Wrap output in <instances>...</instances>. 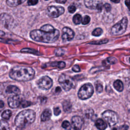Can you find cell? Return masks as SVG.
Instances as JSON below:
<instances>
[{
  "mask_svg": "<svg viewBox=\"0 0 130 130\" xmlns=\"http://www.w3.org/2000/svg\"><path fill=\"white\" fill-rule=\"evenodd\" d=\"M34 70L29 67L16 66L9 72L10 77L17 81H28L32 80L35 76Z\"/></svg>",
  "mask_w": 130,
  "mask_h": 130,
  "instance_id": "1",
  "label": "cell"
},
{
  "mask_svg": "<svg viewBox=\"0 0 130 130\" xmlns=\"http://www.w3.org/2000/svg\"><path fill=\"white\" fill-rule=\"evenodd\" d=\"M30 38L34 41L45 43H52L59 38L60 32L58 29H55L53 32H47L40 29H35L30 32Z\"/></svg>",
  "mask_w": 130,
  "mask_h": 130,
  "instance_id": "2",
  "label": "cell"
},
{
  "mask_svg": "<svg viewBox=\"0 0 130 130\" xmlns=\"http://www.w3.org/2000/svg\"><path fill=\"white\" fill-rule=\"evenodd\" d=\"M36 119V113L31 109L24 110L19 112L15 119V124L19 128H24L31 124Z\"/></svg>",
  "mask_w": 130,
  "mask_h": 130,
  "instance_id": "3",
  "label": "cell"
},
{
  "mask_svg": "<svg viewBox=\"0 0 130 130\" xmlns=\"http://www.w3.org/2000/svg\"><path fill=\"white\" fill-rule=\"evenodd\" d=\"M127 24V18L126 17H124L120 21L112 27L110 30L111 34L113 36H118L123 34L126 29Z\"/></svg>",
  "mask_w": 130,
  "mask_h": 130,
  "instance_id": "4",
  "label": "cell"
},
{
  "mask_svg": "<svg viewBox=\"0 0 130 130\" xmlns=\"http://www.w3.org/2000/svg\"><path fill=\"white\" fill-rule=\"evenodd\" d=\"M93 93V87L90 83L83 85L79 89L78 96L81 100H86L90 98Z\"/></svg>",
  "mask_w": 130,
  "mask_h": 130,
  "instance_id": "5",
  "label": "cell"
},
{
  "mask_svg": "<svg viewBox=\"0 0 130 130\" xmlns=\"http://www.w3.org/2000/svg\"><path fill=\"white\" fill-rule=\"evenodd\" d=\"M58 82L65 91H69L75 85L73 79L70 76L62 74L58 78Z\"/></svg>",
  "mask_w": 130,
  "mask_h": 130,
  "instance_id": "6",
  "label": "cell"
},
{
  "mask_svg": "<svg viewBox=\"0 0 130 130\" xmlns=\"http://www.w3.org/2000/svg\"><path fill=\"white\" fill-rule=\"evenodd\" d=\"M103 119L110 126L115 125L118 122V115L116 112L111 110H107L102 113Z\"/></svg>",
  "mask_w": 130,
  "mask_h": 130,
  "instance_id": "7",
  "label": "cell"
},
{
  "mask_svg": "<svg viewBox=\"0 0 130 130\" xmlns=\"http://www.w3.org/2000/svg\"><path fill=\"white\" fill-rule=\"evenodd\" d=\"M37 84L40 89L42 90H48L52 87L53 81L50 77L45 76L40 78L38 80Z\"/></svg>",
  "mask_w": 130,
  "mask_h": 130,
  "instance_id": "8",
  "label": "cell"
},
{
  "mask_svg": "<svg viewBox=\"0 0 130 130\" xmlns=\"http://www.w3.org/2000/svg\"><path fill=\"white\" fill-rule=\"evenodd\" d=\"M64 12L63 7L61 6H51L47 8L48 15L53 18H56L62 15Z\"/></svg>",
  "mask_w": 130,
  "mask_h": 130,
  "instance_id": "9",
  "label": "cell"
},
{
  "mask_svg": "<svg viewBox=\"0 0 130 130\" xmlns=\"http://www.w3.org/2000/svg\"><path fill=\"white\" fill-rule=\"evenodd\" d=\"M21 100L18 95H13L10 96L8 99V104L11 108H16L21 104Z\"/></svg>",
  "mask_w": 130,
  "mask_h": 130,
  "instance_id": "10",
  "label": "cell"
},
{
  "mask_svg": "<svg viewBox=\"0 0 130 130\" xmlns=\"http://www.w3.org/2000/svg\"><path fill=\"white\" fill-rule=\"evenodd\" d=\"M62 39L63 41H70L74 38L75 33L71 28L68 27H64L62 28Z\"/></svg>",
  "mask_w": 130,
  "mask_h": 130,
  "instance_id": "11",
  "label": "cell"
},
{
  "mask_svg": "<svg viewBox=\"0 0 130 130\" xmlns=\"http://www.w3.org/2000/svg\"><path fill=\"white\" fill-rule=\"evenodd\" d=\"M71 122L72 126L74 130H81L84 123L83 119L79 116H73Z\"/></svg>",
  "mask_w": 130,
  "mask_h": 130,
  "instance_id": "12",
  "label": "cell"
},
{
  "mask_svg": "<svg viewBox=\"0 0 130 130\" xmlns=\"http://www.w3.org/2000/svg\"><path fill=\"white\" fill-rule=\"evenodd\" d=\"M0 18L2 23L6 27H8V25L11 24L13 21L12 17L6 13L2 14L0 16Z\"/></svg>",
  "mask_w": 130,
  "mask_h": 130,
  "instance_id": "13",
  "label": "cell"
},
{
  "mask_svg": "<svg viewBox=\"0 0 130 130\" xmlns=\"http://www.w3.org/2000/svg\"><path fill=\"white\" fill-rule=\"evenodd\" d=\"M51 115V111L49 109H46L41 114V119L43 121H48L50 119Z\"/></svg>",
  "mask_w": 130,
  "mask_h": 130,
  "instance_id": "14",
  "label": "cell"
},
{
  "mask_svg": "<svg viewBox=\"0 0 130 130\" xmlns=\"http://www.w3.org/2000/svg\"><path fill=\"white\" fill-rule=\"evenodd\" d=\"M95 125L99 130H104L107 127V123L105 122V121L101 118H99L96 120Z\"/></svg>",
  "mask_w": 130,
  "mask_h": 130,
  "instance_id": "15",
  "label": "cell"
},
{
  "mask_svg": "<svg viewBox=\"0 0 130 130\" xmlns=\"http://www.w3.org/2000/svg\"><path fill=\"white\" fill-rule=\"evenodd\" d=\"M6 91L7 93H14L15 95H18L20 92V90L19 88L15 85H9L7 86Z\"/></svg>",
  "mask_w": 130,
  "mask_h": 130,
  "instance_id": "16",
  "label": "cell"
},
{
  "mask_svg": "<svg viewBox=\"0 0 130 130\" xmlns=\"http://www.w3.org/2000/svg\"><path fill=\"white\" fill-rule=\"evenodd\" d=\"M101 1H85L84 4L85 6L90 9H96L98 4Z\"/></svg>",
  "mask_w": 130,
  "mask_h": 130,
  "instance_id": "17",
  "label": "cell"
},
{
  "mask_svg": "<svg viewBox=\"0 0 130 130\" xmlns=\"http://www.w3.org/2000/svg\"><path fill=\"white\" fill-rule=\"evenodd\" d=\"M114 88L118 91L121 92L123 90V84L122 81L120 80H116L113 83Z\"/></svg>",
  "mask_w": 130,
  "mask_h": 130,
  "instance_id": "18",
  "label": "cell"
},
{
  "mask_svg": "<svg viewBox=\"0 0 130 130\" xmlns=\"http://www.w3.org/2000/svg\"><path fill=\"white\" fill-rule=\"evenodd\" d=\"M117 60L116 58L114 57H110L106 59L103 61V64L104 66H109L111 64H115L117 62Z\"/></svg>",
  "mask_w": 130,
  "mask_h": 130,
  "instance_id": "19",
  "label": "cell"
},
{
  "mask_svg": "<svg viewBox=\"0 0 130 130\" xmlns=\"http://www.w3.org/2000/svg\"><path fill=\"white\" fill-rule=\"evenodd\" d=\"M55 28H54V27L53 26H52L50 24H45L43 25L40 30L44 31V32H53L55 30Z\"/></svg>",
  "mask_w": 130,
  "mask_h": 130,
  "instance_id": "20",
  "label": "cell"
},
{
  "mask_svg": "<svg viewBox=\"0 0 130 130\" xmlns=\"http://www.w3.org/2000/svg\"><path fill=\"white\" fill-rule=\"evenodd\" d=\"M63 110L66 112H70L72 109V104L68 101H64L62 103Z\"/></svg>",
  "mask_w": 130,
  "mask_h": 130,
  "instance_id": "21",
  "label": "cell"
},
{
  "mask_svg": "<svg viewBox=\"0 0 130 130\" xmlns=\"http://www.w3.org/2000/svg\"><path fill=\"white\" fill-rule=\"evenodd\" d=\"M25 1H12L8 0L7 1L6 3L7 5L10 7H16L23 3Z\"/></svg>",
  "mask_w": 130,
  "mask_h": 130,
  "instance_id": "22",
  "label": "cell"
},
{
  "mask_svg": "<svg viewBox=\"0 0 130 130\" xmlns=\"http://www.w3.org/2000/svg\"><path fill=\"white\" fill-rule=\"evenodd\" d=\"M0 130H11L8 123L4 120H0Z\"/></svg>",
  "mask_w": 130,
  "mask_h": 130,
  "instance_id": "23",
  "label": "cell"
},
{
  "mask_svg": "<svg viewBox=\"0 0 130 130\" xmlns=\"http://www.w3.org/2000/svg\"><path fill=\"white\" fill-rule=\"evenodd\" d=\"M21 52H24V53H31L35 55H40V53L37 51L36 50L34 49H31V48H23L21 50Z\"/></svg>",
  "mask_w": 130,
  "mask_h": 130,
  "instance_id": "24",
  "label": "cell"
},
{
  "mask_svg": "<svg viewBox=\"0 0 130 130\" xmlns=\"http://www.w3.org/2000/svg\"><path fill=\"white\" fill-rule=\"evenodd\" d=\"M51 66L57 67L59 69H62L65 67L66 63L63 61H55L51 63Z\"/></svg>",
  "mask_w": 130,
  "mask_h": 130,
  "instance_id": "25",
  "label": "cell"
},
{
  "mask_svg": "<svg viewBox=\"0 0 130 130\" xmlns=\"http://www.w3.org/2000/svg\"><path fill=\"white\" fill-rule=\"evenodd\" d=\"M12 115V112L10 110H6L2 114V117L5 120H8Z\"/></svg>",
  "mask_w": 130,
  "mask_h": 130,
  "instance_id": "26",
  "label": "cell"
},
{
  "mask_svg": "<svg viewBox=\"0 0 130 130\" xmlns=\"http://www.w3.org/2000/svg\"><path fill=\"white\" fill-rule=\"evenodd\" d=\"M82 20V17L80 14H75L73 18V21L75 24H79Z\"/></svg>",
  "mask_w": 130,
  "mask_h": 130,
  "instance_id": "27",
  "label": "cell"
},
{
  "mask_svg": "<svg viewBox=\"0 0 130 130\" xmlns=\"http://www.w3.org/2000/svg\"><path fill=\"white\" fill-rule=\"evenodd\" d=\"M95 87L96 91L98 93H101L103 91V86L102 83L100 81H96L95 83Z\"/></svg>",
  "mask_w": 130,
  "mask_h": 130,
  "instance_id": "28",
  "label": "cell"
},
{
  "mask_svg": "<svg viewBox=\"0 0 130 130\" xmlns=\"http://www.w3.org/2000/svg\"><path fill=\"white\" fill-rule=\"evenodd\" d=\"M102 33H103V29L101 28L98 27V28H96L93 30L92 32V35H93V36L98 37L101 36L102 34Z\"/></svg>",
  "mask_w": 130,
  "mask_h": 130,
  "instance_id": "29",
  "label": "cell"
},
{
  "mask_svg": "<svg viewBox=\"0 0 130 130\" xmlns=\"http://www.w3.org/2000/svg\"><path fill=\"white\" fill-rule=\"evenodd\" d=\"M90 20V17L88 15H85L83 18H82L81 23L83 25H86V24H87L88 23H89Z\"/></svg>",
  "mask_w": 130,
  "mask_h": 130,
  "instance_id": "30",
  "label": "cell"
},
{
  "mask_svg": "<svg viewBox=\"0 0 130 130\" xmlns=\"http://www.w3.org/2000/svg\"><path fill=\"white\" fill-rule=\"evenodd\" d=\"M62 127L67 130H70L71 125L68 121L65 120L62 123Z\"/></svg>",
  "mask_w": 130,
  "mask_h": 130,
  "instance_id": "31",
  "label": "cell"
},
{
  "mask_svg": "<svg viewBox=\"0 0 130 130\" xmlns=\"http://www.w3.org/2000/svg\"><path fill=\"white\" fill-rule=\"evenodd\" d=\"M93 111L91 109H88L86 112H85V117L87 118H90L93 115Z\"/></svg>",
  "mask_w": 130,
  "mask_h": 130,
  "instance_id": "32",
  "label": "cell"
},
{
  "mask_svg": "<svg viewBox=\"0 0 130 130\" xmlns=\"http://www.w3.org/2000/svg\"><path fill=\"white\" fill-rule=\"evenodd\" d=\"M108 42V39H104L102 40H100L99 41H96V42H93L90 43V44H95V45H100V44H105Z\"/></svg>",
  "mask_w": 130,
  "mask_h": 130,
  "instance_id": "33",
  "label": "cell"
},
{
  "mask_svg": "<svg viewBox=\"0 0 130 130\" xmlns=\"http://www.w3.org/2000/svg\"><path fill=\"white\" fill-rule=\"evenodd\" d=\"M20 105L22 106V107H26L28 106H29L31 105V103L30 102L24 101H21Z\"/></svg>",
  "mask_w": 130,
  "mask_h": 130,
  "instance_id": "34",
  "label": "cell"
},
{
  "mask_svg": "<svg viewBox=\"0 0 130 130\" xmlns=\"http://www.w3.org/2000/svg\"><path fill=\"white\" fill-rule=\"evenodd\" d=\"M128 128V126L127 125H121L120 126H119L118 127V128H114L113 130H127Z\"/></svg>",
  "mask_w": 130,
  "mask_h": 130,
  "instance_id": "35",
  "label": "cell"
},
{
  "mask_svg": "<svg viewBox=\"0 0 130 130\" xmlns=\"http://www.w3.org/2000/svg\"><path fill=\"white\" fill-rule=\"evenodd\" d=\"M76 10V7H75V6H74V5H70V6L68 7V11H69L70 13H71V14L74 13V12H75Z\"/></svg>",
  "mask_w": 130,
  "mask_h": 130,
  "instance_id": "36",
  "label": "cell"
},
{
  "mask_svg": "<svg viewBox=\"0 0 130 130\" xmlns=\"http://www.w3.org/2000/svg\"><path fill=\"white\" fill-rule=\"evenodd\" d=\"M103 7H104V8L107 12H110L111 10V6L108 3H106V4H104V5H103Z\"/></svg>",
  "mask_w": 130,
  "mask_h": 130,
  "instance_id": "37",
  "label": "cell"
},
{
  "mask_svg": "<svg viewBox=\"0 0 130 130\" xmlns=\"http://www.w3.org/2000/svg\"><path fill=\"white\" fill-rule=\"evenodd\" d=\"M53 111H54V115H56V116L59 115L60 114V113H61V110H60V109L58 107L54 108V110H53Z\"/></svg>",
  "mask_w": 130,
  "mask_h": 130,
  "instance_id": "38",
  "label": "cell"
},
{
  "mask_svg": "<svg viewBox=\"0 0 130 130\" xmlns=\"http://www.w3.org/2000/svg\"><path fill=\"white\" fill-rule=\"evenodd\" d=\"M103 5L102 4V3L101 2H100L98 4L96 8V10H98L99 12H101V11H102V10L103 9Z\"/></svg>",
  "mask_w": 130,
  "mask_h": 130,
  "instance_id": "39",
  "label": "cell"
},
{
  "mask_svg": "<svg viewBox=\"0 0 130 130\" xmlns=\"http://www.w3.org/2000/svg\"><path fill=\"white\" fill-rule=\"evenodd\" d=\"M72 70H73V71H74L75 72H79L81 70L79 66L78 65H77V64L74 65L73 66V67L72 68Z\"/></svg>",
  "mask_w": 130,
  "mask_h": 130,
  "instance_id": "40",
  "label": "cell"
},
{
  "mask_svg": "<svg viewBox=\"0 0 130 130\" xmlns=\"http://www.w3.org/2000/svg\"><path fill=\"white\" fill-rule=\"evenodd\" d=\"M38 3V1H27V4L28 6H32V5H35Z\"/></svg>",
  "mask_w": 130,
  "mask_h": 130,
  "instance_id": "41",
  "label": "cell"
},
{
  "mask_svg": "<svg viewBox=\"0 0 130 130\" xmlns=\"http://www.w3.org/2000/svg\"><path fill=\"white\" fill-rule=\"evenodd\" d=\"M67 1L66 0H57V1H56V3H61V4H63V3H65Z\"/></svg>",
  "mask_w": 130,
  "mask_h": 130,
  "instance_id": "42",
  "label": "cell"
},
{
  "mask_svg": "<svg viewBox=\"0 0 130 130\" xmlns=\"http://www.w3.org/2000/svg\"><path fill=\"white\" fill-rule=\"evenodd\" d=\"M4 106V103L2 101H0V108H3Z\"/></svg>",
  "mask_w": 130,
  "mask_h": 130,
  "instance_id": "43",
  "label": "cell"
},
{
  "mask_svg": "<svg viewBox=\"0 0 130 130\" xmlns=\"http://www.w3.org/2000/svg\"><path fill=\"white\" fill-rule=\"evenodd\" d=\"M58 92H59L61 91V89H60V88L59 87H56V89H55V91H56V92H58Z\"/></svg>",
  "mask_w": 130,
  "mask_h": 130,
  "instance_id": "44",
  "label": "cell"
},
{
  "mask_svg": "<svg viewBox=\"0 0 130 130\" xmlns=\"http://www.w3.org/2000/svg\"><path fill=\"white\" fill-rule=\"evenodd\" d=\"M129 2L128 1H125V5L127 6V7L128 8H129V7H128V4H129Z\"/></svg>",
  "mask_w": 130,
  "mask_h": 130,
  "instance_id": "45",
  "label": "cell"
},
{
  "mask_svg": "<svg viewBox=\"0 0 130 130\" xmlns=\"http://www.w3.org/2000/svg\"><path fill=\"white\" fill-rule=\"evenodd\" d=\"M112 2H113V3H119L120 1H111Z\"/></svg>",
  "mask_w": 130,
  "mask_h": 130,
  "instance_id": "46",
  "label": "cell"
}]
</instances>
